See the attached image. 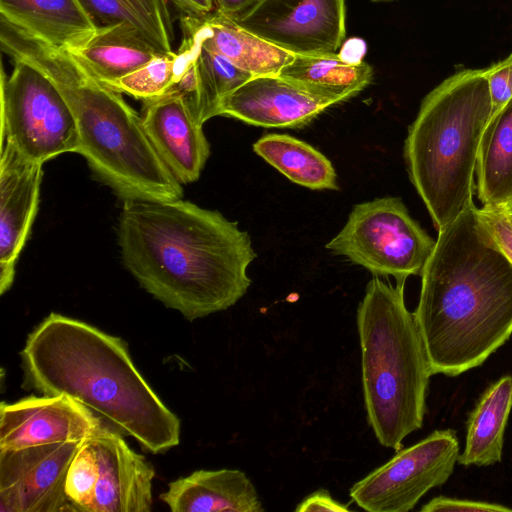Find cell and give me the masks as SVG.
I'll use <instances>...</instances> for the list:
<instances>
[{"instance_id": "7c38bea8", "label": "cell", "mask_w": 512, "mask_h": 512, "mask_svg": "<svg viewBox=\"0 0 512 512\" xmlns=\"http://www.w3.org/2000/svg\"><path fill=\"white\" fill-rule=\"evenodd\" d=\"M103 420L74 398L29 396L0 405V450H18L69 441H83Z\"/></svg>"}, {"instance_id": "8d00e7d4", "label": "cell", "mask_w": 512, "mask_h": 512, "mask_svg": "<svg viewBox=\"0 0 512 512\" xmlns=\"http://www.w3.org/2000/svg\"><path fill=\"white\" fill-rule=\"evenodd\" d=\"M372 1L380 2V1H391V0H372Z\"/></svg>"}, {"instance_id": "4fadbf2b", "label": "cell", "mask_w": 512, "mask_h": 512, "mask_svg": "<svg viewBox=\"0 0 512 512\" xmlns=\"http://www.w3.org/2000/svg\"><path fill=\"white\" fill-rule=\"evenodd\" d=\"M334 104L279 74L259 75L223 97L216 115L261 127L299 128Z\"/></svg>"}, {"instance_id": "6da1fadb", "label": "cell", "mask_w": 512, "mask_h": 512, "mask_svg": "<svg viewBox=\"0 0 512 512\" xmlns=\"http://www.w3.org/2000/svg\"><path fill=\"white\" fill-rule=\"evenodd\" d=\"M117 235L140 286L190 321L233 306L251 284V238L218 211L182 198L126 200Z\"/></svg>"}, {"instance_id": "7402d4cb", "label": "cell", "mask_w": 512, "mask_h": 512, "mask_svg": "<svg viewBox=\"0 0 512 512\" xmlns=\"http://www.w3.org/2000/svg\"><path fill=\"white\" fill-rule=\"evenodd\" d=\"M476 191L482 205L512 200V98L492 113L482 133Z\"/></svg>"}, {"instance_id": "8992f818", "label": "cell", "mask_w": 512, "mask_h": 512, "mask_svg": "<svg viewBox=\"0 0 512 512\" xmlns=\"http://www.w3.org/2000/svg\"><path fill=\"white\" fill-rule=\"evenodd\" d=\"M404 286L374 276L357 309L368 422L379 443L397 451L422 427L433 375L414 314L405 305Z\"/></svg>"}, {"instance_id": "30bf717a", "label": "cell", "mask_w": 512, "mask_h": 512, "mask_svg": "<svg viewBox=\"0 0 512 512\" xmlns=\"http://www.w3.org/2000/svg\"><path fill=\"white\" fill-rule=\"evenodd\" d=\"M233 19L293 55L333 54L346 33L345 0H256Z\"/></svg>"}, {"instance_id": "1f68e13d", "label": "cell", "mask_w": 512, "mask_h": 512, "mask_svg": "<svg viewBox=\"0 0 512 512\" xmlns=\"http://www.w3.org/2000/svg\"><path fill=\"white\" fill-rule=\"evenodd\" d=\"M297 512L329 511V512H347L349 507L336 501L325 489H320L308 495L296 507Z\"/></svg>"}, {"instance_id": "44dd1931", "label": "cell", "mask_w": 512, "mask_h": 512, "mask_svg": "<svg viewBox=\"0 0 512 512\" xmlns=\"http://www.w3.org/2000/svg\"><path fill=\"white\" fill-rule=\"evenodd\" d=\"M512 409V376L486 388L467 420L465 448L458 462L464 466H489L501 461L504 432Z\"/></svg>"}, {"instance_id": "d6986e66", "label": "cell", "mask_w": 512, "mask_h": 512, "mask_svg": "<svg viewBox=\"0 0 512 512\" xmlns=\"http://www.w3.org/2000/svg\"><path fill=\"white\" fill-rule=\"evenodd\" d=\"M1 20L59 50L82 46L97 26L79 0H0Z\"/></svg>"}, {"instance_id": "d4e9b609", "label": "cell", "mask_w": 512, "mask_h": 512, "mask_svg": "<svg viewBox=\"0 0 512 512\" xmlns=\"http://www.w3.org/2000/svg\"><path fill=\"white\" fill-rule=\"evenodd\" d=\"M97 27L126 24L161 53L172 51L167 0H79Z\"/></svg>"}, {"instance_id": "cb8c5ba5", "label": "cell", "mask_w": 512, "mask_h": 512, "mask_svg": "<svg viewBox=\"0 0 512 512\" xmlns=\"http://www.w3.org/2000/svg\"><path fill=\"white\" fill-rule=\"evenodd\" d=\"M253 150L294 183L312 190L338 189L332 163L304 141L287 134H265Z\"/></svg>"}, {"instance_id": "7a4b0ae2", "label": "cell", "mask_w": 512, "mask_h": 512, "mask_svg": "<svg viewBox=\"0 0 512 512\" xmlns=\"http://www.w3.org/2000/svg\"><path fill=\"white\" fill-rule=\"evenodd\" d=\"M474 202L438 231L413 312L432 374L481 365L512 335V263Z\"/></svg>"}, {"instance_id": "52a82bcc", "label": "cell", "mask_w": 512, "mask_h": 512, "mask_svg": "<svg viewBox=\"0 0 512 512\" xmlns=\"http://www.w3.org/2000/svg\"><path fill=\"white\" fill-rule=\"evenodd\" d=\"M13 62L9 76L1 71V144L38 164L78 152L77 123L60 90L34 66Z\"/></svg>"}, {"instance_id": "f546056e", "label": "cell", "mask_w": 512, "mask_h": 512, "mask_svg": "<svg viewBox=\"0 0 512 512\" xmlns=\"http://www.w3.org/2000/svg\"><path fill=\"white\" fill-rule=\"evenodd\" d=\"M492 103V113L512 98V53L485 68Z\"/></svg>"}, {"instance_id": "603a6c76", "label": "cell", "mask_w": 512, "mask_h": 512, "mask_svg": "<svg viewBox=\"0 0 512 512\" xmlns=\"http://www.w3.org/2000/svg\"><path fill=\"white\" fill-rule=\"evenodd\" d=\"M279 75L337 104L366 88L372 81L373 70L364 61L350 63L335 53L311 54L294 55Z\"/></svg>"}, {"instance_id": "4dcf8cb0", "label": "cell", "mask_w": 512, "mask_h": 512, "mask_svg": "<svg viewBox=\"0 0 512 512\" xmlns=\"http://www.w3.org/2000/svg\"><path fill=\"white\" fill-rule=\"evenodd\" d=\"M422 512H512V508L495 503L438 496L420 509Z\"/></svg>"}, {"instance_id": "e0dca14e", "label": "cell", "mask_w": 512, "mask_h": 512, "mask_svg": "<svg viewBox=\"0 0 512 512\" xmlns=\"http://www.w3.org/2000/svg\"><path fill=\"white\" fill-rule=\"evenodd\" d=\"M183 35L197 41L253 74L275 75L294 55L249 32L235 19L218 11L181 18Z\"/></svg>"}, {"instance_id": "277c9868", "label": "cell", "mask_w": 512, "mask_h": 512, "mask_svg": "<svg viewBox=\"0 0 512 512\" xmlns=\"http://www.w3.org/2000/svg\"><path fill=\"white\" fill-rule=\"evenodd\" d=\"M0 43L12 60L44 73L69 104L78 127L77 153L126 200H175L183 189L150 141L142 117L120 92L91 76L67 51L51 47L1 20Z\"/></svg>"}, {"instance_id": "f1b7e54d", "label": "cell", "mask_w": 512, "mask_h": 512, "mask_svg": "<svg viewBox=\"0 0 512 512\" xmlns=\"http://www.w3.org/2000/svg\"><path fill=\"white\" fill-rule=\"evenodd\" d=\"M476 211L480 221L512 263V221L503 206L482 205Z\"/></svg>"}, {"instance_id": "836d02e7", "label": "cell", "mask_w": 512, "mask_h": 512, "mask_svg": "<svg viewBox=\"0 0 512 512\" xmlns=\"http://www.w3.org/2000/svg\"><path fill=\"white\" fill-rule=\"evenodd\" d=\"M187 15L209 14L215 8L214 0H170Z\"/></svg>"}, {"instance_id": "ac0fdd59", "label": "cell", "mask_w": 512, "mask_h": 512, "mask_svg": "<svg viewBox=\"0 0 512 512\" xmlns=\"http://www.w3.org/2000/svg\"><path fill=\"white\" fill-rule=\"evenodd\" d=\"M159 498L173 512H263L246 474L236 469L197 470L168 484Z\"/></svg>"}, {"instance_id": "5bb4252c", "label": "cell", "mask_w": 512, "mask_h": 512, "mask_svg": "<svg viewBox=\"0 0 512 512\" xmlns=\"http://www.w3.org/2000/svg\"><path fill=\"white\" fill-rule=\"evenodd\" d=\"M105 423L88 437L98 464V480L89 512H149L155 470Z\"/></svg>"}, {"instance_id": "2e32d148", "label": "cell", "mask_w": 512, "mask_h": 512, "mask_svg": "<svg viewBox=\"0 0 512 512\" xmlns=\"http://www.w3.org/2000/svg\"><path fill=\"white\" fill-rule=\"evenodd\" d=\"M142 122L156 152L180 184L192 183L210 155V145L186 100L167 93L144 101Z\"/></svg>"}, {"instance_id": "d6a6232c", "label": "cell", "mask_w": 512, "mask_h": 512, "mask_svg": "<svg viewBox=\"0 0 512 512\" xmlns=\"http://www.w3.org/2000/svg\"><path fill=\"white\" fill-rule=\"evenodd\" d=\"M366 52V44L364 40L359 38H351L347 40L339 52V56L350 63L362 62V58Z\"/></svg>"}, {"instance_id": "5b68a950", "label": "cell", "mask_w": 512, "mask_h": 512, "mask_svg": "<svg viewBox=\"0 0 512 512\" xmlns=\"http://www.w3.org/2000/svg\"><path fill=\"white\" fill-rule=\"evenodd\" d=\"M492 103L484 69H463L422 100L409 126V178L440 231L473 201L474 174Z\"/></svg>"}, {"instance_id": "3957f363", "label": "cell", "mask_w": 512, "mask_h": 512, "mask_svg": "<svg viewBox=\"0 0 512 512\" xmlns=\"http://www.w3.org/2000/svg\"><path fill=\"white\" fill-rule=\"evenodd\" d=\"M20 357L23 387L74 398L149 452L179 444V418L137 370L121 338L51 313L28 335Z\"/></svg>"}, {"instance_id": "83f0119b", "label": "cell", "mask_w": 512, "mask_h": 512, "mask_svg": "<svg viewBox=\"0 0 512 512\" xmlns=\"http://www.w3.org/2000/svg\"><path fill=\"white\" fill-rule=\"evenodd\" d=\"M97 480V459L86 438L71 460L65 480V492L74 512H89Z\"/></svg>"}, {"instance_id": "e575fe53", "label": "cell", "mask_w": 512, "mask_h": 512, "mask_svg": "<svg viewBox=\"0 0 512 512\" xmlns=\"http://www.w3.org/2000/svg\"><path fill=\"white\" fill-rule=\"evenodd\" d=\"M256 0H214L216 11L235 18L250 7Z\"/></svg>"}, {"instance_id": "4316f807", "label": "cell", "mask_w": 512, "mask_h": 512, "mask_svg": "<svg viewBox=\"0 0 512 512\" xmlns=\"http://www.w3.org/2000/svg\"><path fill=\"white\" fill-rule=\"evenodd\" d=\"M189 39L197 47V68L199 75V92L197 119L204 124L217 116V108L223 97L244 84L254 75L236 66L226 57Z\"/></svg>"}, {"instance_id": "ba28073f", "label": "cell", "mask_w": 512, "mask_h": 512, "mask_svg": "<svg viewBox=\"0 0 512 512\" xmlns=\"http://www.w3.org/2000/svg\"><path fill=\"white\" fill-rule=\"evenodd\" d=\"M435 242L400 198L383 197L355 205L326 249L375 276L405 282L411 275H421Z\"/></svg>"}, {"instance_id": "ffe728a7", "label": "cell", "mask_w": 512, "mask_h": 512, "mask_svg": "<svg viewBox=\"0 0 512 512\" xmlns=\"http://www.w3.org/2000/svg\"><path fill=\"white\" fill-rule=\"evenodd\" d=\"M67 52L108 87L161 54L126 24L100 26L82 46Z\"/></svg>"}, {"instance_id": "9a60e30c", "label": "cell", "mask_w": 512, "mask_h": 512, "mask_svg": "<svg viewBox=\"0 0 512 512\" xmlns=\"http://www.w3.org/2000/svg\"><path fill=\"white\" fill-rule=\"evenodd\" d=\"M42 165L23 159L9 144H1L0 159V294L15 278L18 257L34 222L42 180Z\"/></svg>"}, {"instance_id": "d590c367", "label": "cell", "mask_w": 512, "mask_h": 512, "mask_svg": "<svg viewBox=\"0 0 512 512\" xmlns=\"http://www.w3.org/2000/svg\"><path fill=\"white\" fill-rule=\"evenodd\" d=\"M505 209L506 213L508 214L509 218L512 221V200L502 205Z\"/></svg>"}, {"instance_id": "9c48e42d", "label": "cell", "mask_w": 512, "mask_h": 512, "mask_svg": "<svg viewBox=\"0 0 512 512\" xmlns=\"http://www.w3.org/2000/svg\"><path fill=\"white\" fill-rule=\"evenodd\" d=\"M458 457L455 431L435 430L355 483L350 497L369 512L410 511L429 490L449 479Z\"/></svg>"}, {"instance_id": "8fae6325", "label": "cell", "mask_w": 512, "mask_h": 512, "mask_svg": "<svg viewBox=\"0 0 512 512\" xmlns=\"http://www.w3.org/2000/svg\"><path fill=\"white\" fill-rule=\"evenodd\" d=\"M81 443L0 450V512L73 511L65 480Z\"/></svg>"}, {"instance_id": "484cf974", "label": "cell", "mask_w": 512, "mask_h": 512, "mask_svg": "<svg viewBox=\"0 0 512 512\" xmlns=\"http://www.w3.org/2000/svg\"><path fill=\"white\" fill-rule=\"evenodd\" d=\"M193 42L184 39L177 52L161 53L136 71L113 83L110 88L143 101L165 95L196 58Z\"/></svg>"}]
</instances>
